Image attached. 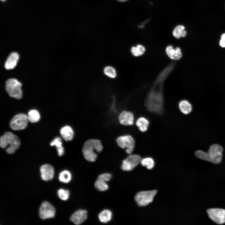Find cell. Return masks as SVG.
<instances>
[{
	"label": "cell",
	"instance_id": "13",
	"mask_svg": "<svg viewBox=\"0 0 225 225\" xmlns=\"http://www.w3.org/2000/svg\"><path fill=\"white\" fill-rule=\"evenodd\" d=\"M118 120L120 124L122 125H133L134 123V115L130 111H123L120 114Z\"/></svg>",
	"mask_w": 225,
	"mask_h": 225
},
{
	"label": "cell",
	"instance_id": "9",
	"mask_svg": "<svg viewBox=\"0 0 225 225\" xmlns=\"http://www.w3.org/2000/svg\"><path fill=\"white\" fill-rule=\"evenodd\" d=\"M141 157L139 155H130L122 161L121 168L124 171H131L141 162Z\"/></svg>",
	"mask_w": 225,
	"mask_h": 225
},
{
	"label": "cell",
	"instance_id": "30",
	"mask_svg": "<svg viewBox=\"0 0 225 225\" xmlns=\"http://www.w3.org/2000/svg\"><path fill=\"white\" fill-rule=\"evenodd\" d=\"M112 177V175L111 174L106 173L99 175L98 178L106 182L110 181Z\"/></svg>",
	"mask_w": 225,
	"mask_h": 225
},
{
	"label": "cell",
	"instance_id": "21",
	"mask_svg": "<svg viewBox=\"0 0 225 225\" xmlns=\"http://www.w3.org/2000/svg\"><path fill=\"white\" fill-rule=\"evenodd\" d=\"M185 27L182 25H178L172 31L174 37L177 39L180 38H184L187 35V32L185 30Z\"/></svg>",
	"mask_w": 225,
	"mask_h": 225
},
{
	"label": "cell",
	"instance_id": "24",
	"mask_svg": "<svg viewBox=\"0 0 225 225\" xmlns=\"http://www.w3.org/2000/svg\"><path fill=\"white\" fill-rule=\"evenodd\" d=\"M58 178L59 181L62 182L68 183L71 179L72 174L69 171L65 170L60 173Z\"/></svg>",
	"mask_w": 225,
	"mask_h": 225
},
{
	"label": "cell",
	"instance_id": "1",
	"mask_svg": "<svg viewBox=\"0 0 225 225\" xmlns=\"http://www.w3.org/2000/svg\"><path fill=\"white\" fill-rule=\"evenodd\" d=\"M175 66L174 62L167 65L158 74L153 82L145 101V106L150 112L161 114L163 110L164 83Z\"/></svg>",
	"mask_w": 225,
	"mask_h": 225
},
{
	"label": "cell",
	"instance_id": "32",
	"mask_svg": "<svg viewBox=\"0 0 225 225\" xmlns=\"http://www.w3.org/2000/svg\"><path fill=\"white\" fill-rule=\"evenodd\" d=\"M117 0L120 2H126L129 0Z\"/></svg>",
	"mask_w": 225,
	"mask_h": 225
},
{
	"label": "cell",
	"instance_id": "17",
	"mask_svg": "<svg viewBox=\"0 0 225 225\" xmlns=\"http://www.w3.org/2000/svg\"><path fill=\"white\" fill-rule=\"evenodd\" d=\"M60 133L62 137L66 141L71 140L73 138L74 132L71 127L69 126L62 128Z\"/></svg>",
	"mask_w": 225,
	"mask_h": 225
},
{
	"label": "cell",
	"instance_id": "31",
	"mask_svg": "<svg viewBox=\"0 0 225 225\" xmlns=\"http://www.w3.org/2000/svg\"><path fill=\"white\" fill-rule=\"evenodd\" d=\"M219 44L221 47L225 48V33H223L222 35Z\"/></svg>",
	"mask_w": 225,
	"mask_h": 225
},
{
	"label": "cell",
	"instance_id": "23",
	"mask_svg": "<svg viewBox=\"0 0 225 225\" xmlns=\"http://www.w3.org/2000/svg\"><path fill=\"white\" fill-rule=\"evenodd\" d=\"M145 51V47L141 44L137 45L136 46H133L131 49L132 54L135 57H138L143 55Z\"/></svg>",
	"mask_w": 225,
	"mask_h": 225
},
{
	"label": "cell",
	"instance_id": "7",
	"mask_svg": "<svg viewBox=\"0 0 225 225\" xmlns=\"http://www.w3.org/2000/svg\"><path fill=\"white\" fill-rule=\"evenodd\" d=\"M118 145L122 148H125L128 154H131L133 151L135 142L133 138L131 135H126L118 137L116 140Z\"/></svg>",
	"mask_w": 225,
	"mask_h": 225
},
{
	"label": "cell",
	"instance_id": "11",
	"mask_svg": "<svg viewBox=\"0 0 225 225\" xmlns=\"http://www.w3.org/2000/svg\"><path fill=\"white\" fill-rule=\"evenodd\" d=\"M55 212V209L50 203L45 201L41 205L39 210V216L42 219L53 218Z\"/></svg>",
	"mask_w": 225,
	"mask_h": 225
},
{
	"label": "cell",
	"instance_id": "16",
	"mask_svg": "<svg viewBox=\"0 0 225 225\" xmlns=\"http://www.w3.org/2000/svg\"><path fill=\"white\" fill-rule=\"evenodd\" d=\"M19 58V55L17 52H13L10 53L5 63V68L7 70L13 68L16 65Z\"/></svg>",
	"mask_w": 225,
	"mask_h": 225
},
{
	"label": "cell",
	"instance_id": "14",
	"mask_svg": "<svg viewBox=\"0 0 225 225\" xmlns=\"http://www.w3.org/2000/svg\"><path fill=\"white\" fill-rule=\"evenodd\" d=\"M40 171L41 178L43 180L49 181L53 178L54 169L51 165L46 164L42 165L40 168Z\"/></svg>",
	"mask_w": 225,
	"mask_h": 225
},
{
	"label": "cell",
	"instance_id": "33",
	"mask_svg": "<svg viewBox=\"0 0 225 225\" xmlns=\"http://www.w3.org/2000/svg\"><path fill=\"white\" fill-rule=\"evenodd\" d=\"M6 0H1V1L2 2H5Z\"/></svg>",
	"mask_w": 225,
	"mask_h": 225
},
{
	"label": "cell",
	"instance_id": "20",
	"mask_svg": "<svg viewBox=\"0 0 225 225\" xmlns=\"http://www.w3.org/2000/svg\"><path fill=\"white\" fill-rule=\"evenodd\" d=\"M178 106L180 111L184 114H188L192 110L191 104L186 100L181 101L179 103Z\"/></svg>",
	"mask_w": 225,
	"mask_h": 225
},
{
	"label": "cell",
	"instance_id": "25",
	"mask_svg": "<svg viewBox=\"0 0 225 225\" xmlns=\"http://www.w3.org/2000/svg\"><path fill=\"white\" fill-rule=\"evenodd\" d=\"M40 117L39 112L36 110H31L28 112V119L32 123L38 122L40 120Z\"/></svg>",
	"mask_w": 225,
	"mask_h": 225
},
{
	"label": "cell",
	"instance_id": "3",
	"mask_svg": "<svg viewBox=\"0 0 225 225\" xmlns=\"http://www.w3.org/2000/svg\"><path fill=\"white\" fill-rule=\"evenodd\" d=\"M101 141L98 139H91L86 141L82 147V151L84 158L88 161L93 162L98 156L95 152H100L103 149Z\"/></svg>",
	"mask_w": 225,
	"mask_h": 225
},
{
	"label": "cell",
	"instance_id": "8",
	"mask_svg": "<svg viewBox=\"0 0 225 225\" xmlns=\"http://www.w3.org/2000/svg\"><path fill=\"white\" fill-rule=\"evenodd\" d=\"M28 121V116L23 113L15 115L10 121V126L14 130L24 129L27 126Z\"/></svg>",
	"mask_w": 225,
	"mask_h": 225
},
{
	"label": "cell",
	"instance_id": "27",
	"mask_svg": "<svg viewBox=\"0 0 225 225\" xmlns=\"http://www.w3.org/2000/svg\"><path fill=\"white\" fill-rule=\"evenodd\" d=\"M141 165L146 167L148 169H152L155 165V162L153 159L150 157L143 158L141 160Z\"/></svg>",
	"mask_w": 225,
	"mask_h": 225
},
{
	"label": "cell",
	"instance_id": "6",
	"mask_svg": "<svg viewBox=\"0 0 225 225\" xmlns=\"http://www.w3.org/2000/svg\"><path fill=\"white\" fill-rule=\"evenodd\" d=\"M157 192V191L155 190L139 192L136 194L135 200L140 207L146 206L152 201Z\"/></svg>",
	"mask_w": 225,
	"mask_h": 225
},
{
	"label": "cell",
	"instance_id": "10",
	"mask_svg": "<svg viewBox=\"0 0 225 225\" xmlns=\"http://www.w3.org/2000/svg\"><path fill=\"white\" fill-rule=\"evenodd\" d=\"M209 218L214 222L218 224L225 223V210L214 208L209 209L207 210Z\"/></svg>",
	"mask_w": 225,
	"mask_h": 225
},
{
	"label": "cell",
	"instance_id": "19",
	"mask_svg": "<svg viewBox=\"0 0 225 225\" xmlns=\"http://www.w3.org/2000/svg\"><path fill=\"white\" fill-rule=\"evenodd\" d=\"M136 124L141 131L145 132L148 130L149 122L147 118L142 117H139L137 119Z\"/></svg>",
	"mask_w": 225,
	"mask_h": 225
},
{
	"label": "cell",
	"instance_id": "18",
	"mask_svg": "<svg viewBox=\"0 0 225 225\" xmlns=\"http://www.w3.org/2000/svg\"><path fill=\"white\" fill-rule=\"evenodd\" d=\"M112 212L108 209H104L101 211L98 215L100 221L102 223H106L109 222L112 217Z\"/></svg>",
	"mask_w": 225,
	"mask_h": 225
},
{
	"label": "cell",
	"instance_id": "29",
	"mask_svg": "<svg viewBox=\"0 0 225 225\" xmlns=\"http://www.w3.org/2000/svg\"><path fill=\"white\" fill-rule=\"evenodd\" d=\"M59 197L62 200H66L69 198L70 193L68 190L60 189L58 192Z\"/></svg>",
	"mask_w": 225,
	"mask_h": 225
},
{
	"label": "cell",
	"instance_id": "2",
	"mask_svg": "<svg viewBox=\"0 0 225 225\" xmlns=\"http://www.w3.org/2000/svg\"><path fill=\"white\" fill-rule=\"evenodd\" d=\"M223 151V148L220 145L215 144L210 147L208 152L198 150L195 152V154L201 159L218 164L222 161Z\"/></svg>",
	"mask_w": 225,
	"mask_h": 225
},
{
	"label": "cell",
	"instance_id": "28",
	"mask_svg": "<svg viewBox=\"0 0 225 225\" xmlns=\"http://www.w3.org/2000/svg\"><path fill=\"white\" fill-rule=\"evenodd\" d=\"M94 185L97 189L100 191H105L108 188V185L106 182L99 179L98 178L95 183Z\"/></svg>",
	"mask_w": 225,
	"mask_h": 225
},
{
	"label": "cell",
	"instance_id": "5",
	"mask_svg": "<svg viewBox=\"0 0 225 225\" xmlns=\"http://www.w3.org/2000/svg\"><path fill=\"white\" fill-rule=\"evenodd\" d=\"M5 85L6 90L10 97L17 99L22 98V84L17 79L14 78H9L6 81Z\"/></svg>",
	"mask_w": 225,
	"mask_h": 225
},
{
	"label": "cell",
	"instance_id": "22",
	"mask_svg": "<svg viewBox=\"0 0 225 225\" xmlns=\"http://www.w3.org/2000/svg\"><path fill=\"white\" fill-rule=\"evenodd\" d=\"M52 146H55L57 148L58 155L59 156L63 155L64 153V148L62 146L61 138L58 137L55 138L51 143Z\"/></svg>",
	"mask_w": 225,
	"mask_h": 225
},
{
	"label": "cell",
	"instance_id": "12",
	"mask_svg": "<svg viewBox=\"0 0 225 225\" xmlns=\"http://www.w3.org/2000/svg\"><path fill=\"white\" fill-rule=\"evenodd\" d=\"M87 218V211L85 210L79 209L73 213L70 219L75 224L79 225L85 221Z\"/></svg>",
	"mask_w": 225,
	"mask_h": 225
},
{
	"label": "cell",
	"instance_id": "15",
	"mask_svg": "<svg viewBox=\"0 0 225 225\" xmlns=\"http://www.w3.org/2000/svg\"><path fill=\"white\" fill-rule=\"evenodd\" d=\"M165 52L168 56L171 59L177 60L180 59L182 57V53L181 49L179 47L174 48L171 45L167 46Z\"/></svg>",
	"mask_w": 225,
	"mask_h": 225
},
{
	"label": "cell",
	"instance_id": "4",
	"mask_svg": "<svg viewBox=\"0 0 225 225\" xmlns=\"http://www.w3.org/2000/svg\"><path fill=\"white\" fill-rule=\"evenodd\" d=\"M20 145L18 138L11 132H5L0 138L1 147L3 148H6V151L9 154L14 153L19 148Z\"/></svg>",
	"mask_w": 225,
	"mask_h": 225
},
{
	"label": "cell",
	"instance_id": "26",
	"mask_svg": "<svg viewBox=\"0 0 225 225\" xmlns=\"http://www.w3.org/2000/svg\"><path fill=\"white\" fill-rule=\"evenodd\" d=\"M103 72L105 75L111 78H115L117 75V72L115 68L110 66H107L104 68Z\"/></svg>",
	"mask_w": 225,
	"mask_h": 225
}]
</instances>
